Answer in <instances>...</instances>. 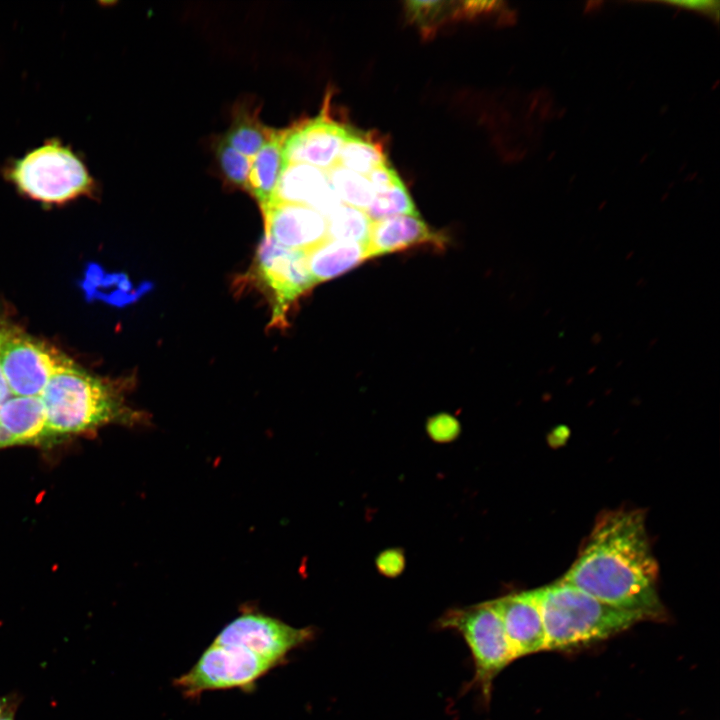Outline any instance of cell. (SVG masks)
<instances>
[{
  "label": "cell",
  "instance_id": "cell-23",
  "mask_svg": "<svg viewBox=\"0 0 720 720\" xmlns=\"http://www.w3.org/2000/svg\"><path fill=\"white\" fill-rule=\"evenodd\" d=\"M365 212L371 221L418 213L402 181L386 190L375 193L373 201Z\"/></svg>",
  "mask_w": 720,
  "mask_h": 720
},
{
  "label": "cell",
  "instance_id": "cell-6",
  "mask_svg": "<svg viewBox=\"0 0 720 720\" xmlns=\"http://www.w3.org/2000/svg\"><path fill=\"white\" fill-rule=\"evenodd\" d=\"M274 666L253 652L234 645L212 644L194 666L174 680L185 696L205 691L253 688Z\"/></svg>",
  "mask_w": 720,
  "mask_h": 720
},
{
  "label": "cell",
  "instance_id": "cell-29",
  "mask_svg": "<svg viewBox=\"0 0 720 720\" xmlns=\"http://www.w3.org/2000/svg\"><path fill=\"white\" fill-rule=\"evenodd\" d=\"M22 696L18 692H11L6 695L0 696V715L3 714L8 708L15 704H20Z\"/></svg>",
  "mask_w": 720,
  "mask_h": 720
},
{
  "label": "cell",
  "instance_id": "cell-21",
  "mask_svg": "<svg viewBox=\"0 0 720 720\" xmlns=\"http://www.w3.org/2000/svg\"><path fill=\"white\" fill-rule=\"evenodd\" d=\"M330 184L341 203L366 210L375 196V190L364 175L335 165L327 171Z\"/></svg>",
  "mask_w": 720,
  "mask_h": 720
},
{
  "label": "cell",
  "instance_id": "cell-24",
  "mask_svg": "<svg viewBox=\"0 0 720 720\" xmlns=\"http://www.w3.org/2000/svg\"><path fill=\"white\" fill-rule=\"evenodd\" d=\"M215 152L225 180L231 185L247 191L251 158L236 150L223 137L217 141Z\"/></svg>",
  "mask_w": 720,
  "mask_h": 720
},
{
  "label": "cell",
  "instance_id": "cell-4",
  "mask_svg": "<svg viewBox=\"0 0 720 720\" xmlns=\"http://www.w3.org/2000/svg\"><path fill=\"white\" fill-rule=\"evenodd\" d=\"M7 177L20 192L44 203H64L95 188L83 162L56 141L15 161Z\"/></svg>",
  "mask_w": 720,
  "mask_h": 720
},
{
  "label": "cell",
  "instance_id": "cell-3",
  "mask_svg": "<svg viewBox=\"0 0 720 720\" xmlns=\"http://www.w3.org/2000/svg\"><path fill=\"white\" fill-rule=\"evenodd\" d=\"M48 437L91 430L131 418L111 384L69 367L55 374L41 394Z\"/></svg>",
  "mask_w": 720,
  "mask_h": 720
},
{
  "label": "cell",
  "instance_id": "cell-9",
  "mask_svg": "<svg viewBox=\"0 0 720 720\" xmlns=\"http://www.w3.org/2000/svg\"><path fill=\"white\" fill-rule=\"evenodd\" d=\"M256 272L272 295V325L285 323L290 305L315 285L305 252L285 248L265 236L257 249Z\"/></svg>",
  "mask_w": 720,
  "mask_h": 720
},
{
  "label": "cell",
  "instance_id": "cell-13",
  "mask_svg": "<svg viewBox=\"0 0 720 720\" xmlns=\"http://www.w3.org/2000/svg\"><path fill=\"white\" fill-rule=\"evenodd\" d=\"M444 241L416 213L372 221L365 246L367 258H372L426 243L441 246Z\"/></svg>",
  "mask_w": 720,
  "mask_h": 720
},
{
  "label": "cell",
  "instance_id": "cell-10",
  "mask_svg": "<svg viewBox=\"0 0 720 720\" xmlns=\"http://www.w3.org/2000/svg\"><path fill=\"white\" fill-rule=\"evenodd\" d=\"M329 97L320 113L286 128L283 153L287 164H307L328 171L338 163L350 127L335 120Z\"/></svg>",
  "mask_w": 720,
  "mask_h": 720
},
{
  "label": "cell",
  "instance_id": "cell-16",
  "mask_svg": "<svg viewBox=\"0 0 720 720\" xmlns=\"http://www.w3.org/2000/svg\"><path fill=\"white\" fill-rule=\"evenodd\" d=\"M0 428L12 444L38 442L47 435V416L40 396H11L0 405Z\"/></svg>",
  "mask_w": 720,
  "mask_h": 720
},
{
  "label": "cell",
  "instance_id": "cell-22",
  "mask_svg": "<svg viewBox=\"0 0 720 720\" xmlns=\"http://www.w3.org/2000/svg\"><path fill=\"white\" fill-rule=\"evenodd\" d=\"M327 222L329 238L366 245L372 221L364 210L341 203Z\"/></svg>",
  "mask_w": 720,
  "mask_h": 720
},
{
  "label": "cell",
  "instance_id": "cell-27",
  "mask_svg": "<svg viewBox=\"0 0 720 720\" xmlns=\"http://www.w3.org/2000/svg\"><path fill=\"white\" fill-rule=\"evenodd\" d=\"M659 4L669 5L681 10L696 12L702 14L709 19L719 20V2L711 0H677V1H657Z\"/></svg>",
  "mask_w": 720,
  "mask_h": 720
},
{
  "label": "cell",
  "instance_id": "cell-15",
  "mask_svg": "<svg viewBox=\"0 0 720 720\" xmlns=\"http://www.w3.org/2000/svg\"><path fill=\"white\" fill-rule=\"evenodd\" d=\"M285 133L286 128L275 129L272 137L251 159L247 191L257 200L260 209L278 199L280 179L288 166L283 153Z\"/></svg>",
  "mask_w": 720,
  "mask_h": 720
},
{
  "label": "cell",
  "instance_id": "cell-20",
  "mask_svg": "<svg viewBox=\"0 0 720 720\" xmlns=\"http://www.w3.org/2000/svg\"><path fill=\"white\" fill-rule=\"evenodd\" d=\"M386 163L388 161L382 144L372 136L351 128L341 148L337 165L367 176L374 169Z\"/></svg>",
  "mask_w": 720,
  "mask_h": 720
},
{
  "label": "cell",
  "instance_id": "cell-28",
  "mask_svg": "<svg viewBox=\"0 0 720 720\" xmlns=\"http://www.w3.org/2000/svg\"><path fill=\"white\" fill-rule=\"evenodd\" d=\"M375 190V193L386 190L401 181L396 171L389 165L383 164L366 176Z\"/></svg>",
  "mask_w": 720,
  "mask_h": 720
},
{
  "label": "cell",
  "instance_id": "cell-5",
  "mask_svg": "<svg viewBox=\"0 0 720 720\" xmlns=\"http://www.w3.org/2000/svg\"><path fill=\"white\" fill-rule=\"evenodd\" d=\"M440 626L462 635L473 657L474 682L488 698L493 680L516 659L498 612L490 601L451 609L441 617Z\"/></svg>",
  "mask_w": 720,
  "mask_h": 720
},
{
  "label": "cell",
  "instance_id": "cell-30",
  "mask_svg": "<svg viewBox=\"0 0 720 720\" xmlns=\"http://www.w3.org/2000/svg\"><path fill=\"white\" fill-rule=\"evenodd\" d=\"M12 396L0 363V405Z\"/></svg>",
  "mask_w": 720,
  "mask_h": 720
},
{
  "label": "cell",
  "instance_id": "cell-8",
  "mask_svg": "<svg viewBox=\"0 0 720 720\" xmlns=\"http://www.w3.org/2000/svg\"><path fill=\"white\" fill-rule=\"evenodd\" d=\"M313 633L311 628H296L268 615L247 612L228 623L213 643L243 647L275 667L311 640Z\"/></svg>",
  "mask_w": 720,
  "mask_h": 720
},
{
  "label": "cell",
  "instance_id": "cell-12",
  "mask_svg": "<svg viewBox=\"0 0 720 720\" xmlns=\"http://www.w3.org/2000/svg\"><path fill=\"white\" fill-rule=\"evenodd\" d=\"M498 612L516 659L546 650V633L534 591L490 601Z\"/></svg>",
  "mask_w": 720,
  "mask_h": 720
},
{
  "label": "cell",
  "instance_id": "cell-31",
  "mask_svg": "<svg viewBox=\"0 0 720 720\" xmlns=\"http://www.w3.org/2000/svg\"><path fill=\"white\" fill-rule=\"evenodd\" d=\"M19 705L20 704H15L8 708L3 714L0 715V720H15V715L17 713Z\"/></svg>",
  "mask_w": 720,
  "mask_h": 720
},
{
  "label": "cell",
  "instance_id": "cell-2",
  "mask_svg": "<svg viewBox=\"0 0 720 720\" xmlns=\"http://www.w3.org/2000/svg\"><path fill=\"white\" fill-rule=\"evenodd\" d=\"M546 650H566L605 640L647 620L642 614L606 604L563 582L533 590Z\"/></svg>",
  "mask_w": 720,
  "mask_h": 720
},
{
  "label": "cell",
  "instance_id": "cell-14",
  "mask_svg": "<svg viewBox=\"0 0 720 720\" xmlns=\"http://www.w3.org/2000/svg\"><path fill=\"white\" fill-rule=\"evenodd\" d=\"M278 198L309 205L326 217L340 204L327 171L307 164H289L278 188Z\"/></svg>",
  "mask_w": 720,
  "mask_h": 720
},
{
  "label": "cell",
  "instance_id": "cell-18",
  "mask_svg": "<svg viewBox=\"0 0 720 720\" xmlns=\"http://www.w3.org/2000/svg\"><path fill=\"white\" fill-rule=\"evenodd\" d=\"M274 132V128L266 126L260 120L256 108L241 104L235 107L231 125L223 138L236 150L252 159Z\"/></svg>",
  "mask_w": 720,
  "mask_h": 720
},
{
  "label": "cell",
  "instance_id": "cell-1",
  "mask_svg": "<svg viewBox=\"0 0 720 720\" xmlns=\"http://www.w3.org/2000/svg\"><path fill=\"white\" fill-rule=\"evenodd\" d=\"M559 581L611 606L640 613L647 620L665 616L657 589L658 564L640 509L601 513Z\"/></svg>",
  "mask_w": 720,
  "mask_h": 720
},
{
  "label": "cell",
  "instance_id": "cell-19",
  "mask_svg": "<svg viewBox=\"0 0 720 720\" xmlns=\"http://www.w3.org/2000/svg\"><path fill=\"white\" fill-rule=\"evenodd\" d=\"M406 11L410 20L427 34L448 20L478 15L479 8L476 1H409Z\"/></svg>",
  "mask_w": 720,
  "mask_h": 720
},
{
  "label": "cell",
  "instance_id": "cell-25",
  "mask_svg": "<svg viewBox=\"0 0 720 720\" xmlns=\"http://www.w3.org/2000/svg\"><path fill=\"white\" fill-rule=\"evenodd\" d=\"M426 431L429 437L438 443L454 441L461 432L459 421L447 413H439L431 416L426 423Z\"/></svg>",
  "mask_w": 720,
  "mask_h": 720
},
{
  "label": "cell",
  "instance_id": "cell-7",
  "mask_svg": "<svg viewBox=\"0 0 720 720\" xmlns=\"http://www.w3.org/2000/svg\"><path fill=\"white\" fill-rule=\"evenodd\" d=\"M0 363L12 396H41L55 374L73 366L48 345L1 325Z\"/></svg>",
  "mask_w": 720,
  "mask_h": 720
},
{
  "label": "cell",
  "instance_id": "cell-26",
  "mask_svg": "<svg viewBox=\"0 0 720 720\" xmlns=\"http://www.w3.org/2000/svg\"><path fill=\"white\" fill-rule=\"evenodd\" d=\"M376 568L384 576L394 578L405 569L406 558L402 549L390 548L376 557Z\"/></svg>",
  "mask_w": 720,
  "mask_h": 720
},
{
  "label": "cell",
  "instance_id": "cell-17",
  "mask_svg": "<svg viewBox=\"0 0 720 720\" xmlns=\"http://www.w3.org/2000/svg\"><path fill=\"white\" fill-rule=\"evenodd\" d=\"M305 258L315 284L337 277L368 259L365 244L331 238L306 251Z\"/></svg>",
  "mask_w": 720,
  "mask_h": 720
},
{
  "label": "cell",
  "instance_id": "cell-11",
  "mask_svg": "<svg viewBox=\"0 0 720 720\" xmlns=\"http://www.w3.org/2000/svg\"><path fill=\"white\" fill-rule=\"evenodd\" d=\"M261 211L264 236L285 248L306 252L329 238L327 217L309 205L278 198Z\"/></svg>",
  "mask_w": 720,
  "mask_h": 720
}]
</instances>
